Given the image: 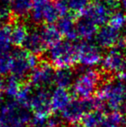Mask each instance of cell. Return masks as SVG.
Wrapping results in <instances>:
<instances>
[{
	"label": "cell",
	"mask_w": 126,
	"mask_h": 127,
	"mask_svg": "<svg viewBox=\"0 0 126 127\" xmlns=\"http://www.w3.org/2000/svg\"><path fill=\"white\" fill-rule=\"evenodd\" d=\"M32 127H62L61 121L57 117H50L46 123L39 125H34Z\"/></svg>",
	"instance_id": "obj_30"
},
{
	"label": "cell",
	"mask_w": 126,
	"mask_h": 127,
	"mask_svg": "<svg viewBox=\"0 0 126 127\" xmlns=\"http://www.w3.org/2000/svg\"><path fill=\"white\" fill-rule=\"evenodd\" d=\"M33 116L29 108L16 99H8L0 105V127H22L31 122Z\"/></svg>",
	"instance_id": "obj_2"
},
{
	"label": "cell",
	"mask_w": 126,
	"mask_h": 127,
	"mask_svg": "<svg viewBox=\"0 0 126 127\" xmlns=\"http://www.w3.org/2000/svg\"><path fill=\"white\" fill-rule=\"evenodd\" d=\"M13 17L10 7L5 5L4 3L0 4V26L11 24Z\"/></svg>",
	"instance_id": "obj_29"
},
{
	"label": "cell",
	"mask_w": 126,
	"mask_h": 127,
	"mask_svg": "<svg viewBox=\"0 0 126 127\" xmlns=\"http://www.w3.org/2000/svg\"><path fill=\"white\" fill-rule=\"evenodd\" d=\"M22 87V84L19 80L15 78L14 76H10L5 79V85L3 93L10 99H14L17 98L19 91Z\"/></svg>",
	"instance_id": "obj_23"
},
{
	"label": "cell",
	"mask_w": 126,
	"mask_h": 127,
	"mask_svg": "<svg viewBox=\"0 0 126 127\" xmlns=\"http://www.w3.org/2000/svg\"><path fill=\"white\" fill-rule=\"evenodd\" d=\"M104 118V114L103 111H91L84 114L80 120L81 126L83 127H97Z\"/></svg>",
	"instance_id": "obj_22"
},
{
	"label": "cell",
	"mask_w": 126,
	"mask_h": 127,
	"mask_svg": "<svg viewBox=\"0 0 126 127\" xmlns=\"http://www.w3.org/2000/svg\"><path fill=\"white\" fill-rule=\"evenodd\" d=\"M57 1H59V0H57Z\"/></svg>",
	"instance_id": "obj_38"
},
{
	"label": "cell",
	"mask_w": 126,
	"mask_h": 127,
	"mask_svg": "<svg viewBox=\"0 0 126 127\" xmlns=\"http://www.w3.org/2000/svg\"><path fill=\"white\" fill-rule=\"evenodd\" d=\"M96 96L105 104L107 109L122 112H125L126 86L125 82L111 79L104 80L98 89Z\"/></svg>",
	"instance_id": "obj_1"
},
{
	"label": "cell",
	"mask_w": 126,
	"mask_h": 127,
	"mask_svg": "<svg viewBox=\"0 0 126 127\" xmlns=\"http://www.w3.org/2000/svg\"><path fill=\"white\" fill-rule=\"evenodd\" d=\"M119 6L118 0H101L90 3L79 16L91 20L99 26H104L109 22L111 16Z\"/></svg>",
	"instance_id": "obj_6"
},
{
	"label": "cell",
	"mask_w": 126,
	"mask_h": 127,
	"mask_svg": "<svg viewBox=\"0 0 126 127\" xmlns=\"http://www.w3.org/2000/svg\"><path fill=\"white\" fill-rule=\"evenodd\" d=\"M46 56L48 62L56 68H71L78 62L77 45L69 40L60 41L50 47Z\"/></svg>",
	"instance_id": "obj_3"
},
{
	"label": "cell",
	"mask_w": 126,
	"mask_h": 127,
	"mask_svg": "<svg viewBox=\"0 0 126 127\" xmlns=\"http://www.w3.org/2000/svg\"><path fill=\"white\" fill-rule=\"evenodd\" d=\"M123 127H126V126H123Z\"/></svg>",
	"instance_id": "obj_35"
},
{
	"label": "cell",
	"mask_w": 126,
	"mask_h": 127,
	"mask_svg": "<svg viewBox=\"0 0 126 127\" xmlns=\"http://www.w3.org/2000/svg\"><path fill=\"white\" fill-rule=\"evenodd\" d=\"M22 127H25V126H22Z\"/></svg>",
	"instance_id": "obj_37"
},
{
	"label": "cell",
	"mask_w": 126,
	"mask_h": 127,
	"mask_svg": "<svg viewBox=\"0 0 126 127\" xmlns=\"http://www.w3.org/2000/svg\"><path fill=\"white\" fill-rule=\"evenodd\" d=\"M108 24L118 30H122L126 25V15L122 11H115L110 17Z\"/></svg>",
	"instance_id": "obj_25"
},
{
	"label": "cell",
	"mask_w": 126,
	"mask_h": 127,
	"mask_svg": "<svg viewBox=\"0 0 126 127\" xmlns=\"http://www.w3.org/2000/svg\"><path fill=\"white\" fill-rule=\"evenodd\" d=\"M33 93L34 91L29 82L27 84H24V85H22V87H21L20 91H19L18 94L15 99L23 106L29 108V101H30L32 95H33Z\"/></svg>",
	"instance_id": "obj_24"
},
{
	"label": "cell",
	"mask_w": 126,
	"mask_h": 127,
	"mask_svg": "<svg viewBox=\"0 0 126 127\" xmlns=\"http://www.w3.org/2000/svg\"><path fill=\"white\" fill-rule=\"evenodd\" d=\"M10 54L12 56L10 74L20 81L29 77L34 68L39 64L36 55H32L24 49L17 48Z\"/></svg>",
	"instance_id": "obj_5"
},
{
	"label": "cell",
	"mask_w": 126,
	"mask_h": 127,
	"mask_svg": "<svg viewBox=\"0 0 126 127\" xmlns=\"http://www.w3.org/2000/svg\"><path fill=\"white\" fill-rule=\"evenodd\" d=\"M12 24L0 26V45L10 47L11 45Z\"/></svg>",
	"instance_id": "obj_26"
},
{
	"label": "cell",
	"mask_w": 126,
	"mask_h": 127,
	"mask_svg": "<svg viewBox=\"0 0 126 127\" xmlns=\"http://www.w3.org/2000/svg\"><path fill=\"white\" fill-rule=\"evenodd\" d=\"M99 27L91 20L79 16L76 21V32L78 37L84 39V41H89L96 35Z\"/></svg>",
	"instance_id": "obj_15"
},
{
	"label": "cell",
	"mask_w": 126,
	"mask_h": 127,
	"mask_svg": "<svg viewBox=\"0 0 126 127\" xmlns=\"http://www.w3.org/2000/svg\"><path fill=\"white\" fill-rule=\"evenodd\" d=\"M54 67L48 62H39L29 75V83L37 89L46 88L54 83Z\"/></svg>",
	"instance_id": "obj_8"
},
{
	"label": "cell",
	"mask_w": 126,
	"mask_h": 127,
	"mask_svg": "<svg viewBox=\"0 0 126 127\" xmlns=\"http://www.w3.org/2000/svg\"><path fill=\"white\" fill-rule=\"evenodd\" d=\"M32 0H12L10 2V10L14 17L23 18L30 13Z\"/></svg>",
	"instance_id": "obj_20"
},
{
	"label": "cell",
	"mask_w": 126,
	"mask_h": 127,
	"mask_svg": "<svg viewBox=\"0 0 126 127\" xmlns=\"http://www.w3.org/2000/svg\"><path fill=\"white\" fill-rule=\"evenodd\" d=\"M28 29L23 23H16L12 24L11 29V44L16 47H21L24 44L28 35Z\"/></svg>",
	"instance_id": "obj_21"
},
{
	"label": "cell",
	"mask_w": 126,
	"mask_h": 127,
	"mask_svg": "<svg viewBox=\"0 0 126 127\" xmlns=\"http://www.w3.org/2000/svg\"><path fill=\"white\" fill-rule=\"evenodd\" d=\"M29 108L33 112L35 117L48 119L52 112L51 107V94L46 88L37 89L33 93Z\"/></svg>",
	"instance_id": "obj_7"
},
{
	"label": "cell",
	"mask_w": 126,
	"mask_h": 127,
	"mask_svg": "<svg viewBox=\"0 0 126 127\" xmlns=\"http://www.w3.org/2000/svg\"><path fill=\"white\" fill-rule=\"evenodd\" d=\"M72 100V96L67 89L57 87L51 94L52 112H61Z\"/></svg>",
	"instance_id": "obj_14"
},
{
	"label": "cell",
	"mask_w": 126,
	"mask_h": 127,
	"mask_svg": "<svg viewBox=\"0 0 126 127\" xmlns=\"http://www.w3.org/2000/svg\"><path fill=\"white\" fill-rule=\"evenodd\" d=\"M68 9L74 13L79 14L90 4L91 0H65Z\"/></svg>",
	"instance_id": "obj_27"
},
{
	"label": "cell",
	"mask_w": 126,
	"mask_h": 127,
	"mask_svg": "<svg viewBox=\"0 0 126 127\" xmlns=\"http://www.w3.org/2000/svg\"><path fill=\"white\" fill-rule=\"evenodd\" d=\"M77 45L78 62L83 67H90L98 65L103 60L101 51L95 44L90 42L89 41H84Z\"/></svg>",
	"instance_id": "obj_9"
},
{
	"label": "cell",
	"mask_w": 126,
	"mask_h": 127,
	"mask_svg": "<svg viewBox=\"0 0 126 127\" xmlns=\"http://www.w3.org/2000/svg\"><path fill=\"white\" fill-rule=\"evenodd\" d=\"M101 66L106 74H118L126 69V56L122 53L121 49L112 48L103 58Z\"/></svg>",
	"instance_id": "obj_10"
},
{
	"label": "cell",
	"mask_w": 126,
	"mask_h": 127,
	"mask_svg": "<svg viewBox=\"0 0 126 127\" xmlns=\"http://www.w3.org/2000/svg\"><path fill=\"white\" fill-rule=\"evenodd\" d=\"M126 126V115L119 111H112L104 116L97 127H123Z\"/></svg>",
	"instance_id": "obj_19"
},
{
	"label": "cell",
	"mask_w": 126,
	"mask_h": 127,
	"mask_svg": "<svg viewBox=\"0 0 126 127\" xmlns=\"http://www.w3.org/2000/svg\"><path fill=\"white\" fill-rule=\"evenodd\" d=\"M121 36L119 30L111 25L102 26L96 34V41L99 47L104 49H112L116 47Z\"/></svg>",
	"instance_id": "obj_11"
},
{
	"label": "cell",
	"mask_w": 126,
	"mask_h": 127,
	"mask_svg": "<svg viewBox=\"0 0 126 127\" xmlns=\"http://www.w3.org/2000/svg\"><path fill=\"white\" fill-rule=\"evenodd\" d=\"M23 47L26 51L36 56L43 54L47 49V46L41 35L40 31L37 30H33L28 33Z\"/></svg>",
	"instance_id": "obj_12"
},
{
	"label": "cell",
	"mask_w": 126,
	"mask_h": 127,
	"mask_svg": "<svg viewBox=\"0 0 126 127\" xmlns=\"http://www.w3.org/2000/svg\"><path fill=\"white\" fill-rule=\"evenodd\" d=\"M39 31L47 47H52L54 44L58 43L61 41L62 35L57 27L54 26L53 24H47L42 27Z\"/></svg>",
	"instance_id": "obj_18"
},
{
	"label": "cell",
	"mask_w": 126,
	"mask_h": 127,
	"mask_svg": "<svg viewBox=\"0 0 126 127\" xmlns=\"http://www.w3.org/2000/svg\"><path fill=\"white\" fill-rule=\"evenodd\" d=\"M118 79L123 82H126V69L118 74Z\"/></svg>",
	"instance_id": "obj_31"
},
{
	"label": "cell",
	"mask_w": 126,
	"mask_h": 127,
	"mask_svg": "<svg viewBox=\"0 0 126 127\" xmlns=\"http://www.w3.org/2000/svg\"><path fill=\"white\" fill-rule=\"evenodd\" d=\"M12 64L11 54H5L0 56V76H5L10 73Z\"/></svg>",
	"instance_id": "obj_28"
},
{
	"label": "cell",
	"mask_w": 126,
	"mask_h": 127,
	"mask_svg": "<svg viewBox=\"0 0 126 127\" xmlns=\"http://www.w3.org/2000/svg\"><path fill=\"white\" fill-rule=\"evenodd\" d=\"M125 56H126V53H125Z\"/></svg>",
	"instance_id": "obj_36"
},
{
	"label": "cell",
	"mask_w": 126,
	"mask_h": 127,
	"mask_svg": "<svg viewBox=\"0 0 126 127\" xmlns=\"http://www.w3.org/2000/svg\"><path fill=\"white\" fill-rule=\"evenodd\" d=\"M74 82V74L69 67L66 68H57L54 73V83L56 84L57 87L67 89L72 87Z\"/></svg>",
	"instance_id": "obj_17"
},
{
	"label": "cell",
	"mask_w": 126,
	"mask_h": 127,
	"mask_svg": "<svg viewBox=\"0 0 126 127\" xmlns=\"http://www.w3.org/2000/svg\"><path fill=\"white\" fill-rule=\"evenodd\" d=\"M96 1H101V0H96Z\"/></svg>",
	"instance_id": "obj_34"
},
{
	"label": "cell",
	"mask_w": 126,
	"mask_h": 127,
	"mask_svg": "<svg viewBox=\"0 0 126 127\" xmlns=\"http://www.w3.org/2000/svg\"><path fill=\"white\" fill-rule=\"evenodd\" d=\"M73 127H83L82 126H79V125H74Z\"/></svg>",
	"instance_id": "obj_33"
},
{
	"label": "cell",
	"mask_w": 126,
	"mask_h": 127,
	"mask_svg": "<svg viewBox=\"0 0 126 127\" xmlns=\"http://www.w3.org/2000/svg\"><path fill=\"white\" fill-rule=\"evenodd\" d=\"M52 0H32L30 18L35 24L43 23V17L47 9L52 3Z\"/></svg>",
	"instance_id": "obj_16"
},
{
	"label": "cell",
	"mask_w": 126,
	"mask_h": 127,
	"mask_svg": "<svg viewBox=\"0 0 126 127\" xmlns=\"http://www.w3.org/2000/svg\"><path fill=\"white\" fill-rule=\"evenodd\" d=\"M102 80V74L99 71L90 67H84L81 73L74 80L72 86L73 94L79 99H89L99 88V82Z\"/></svg>",
	"instance_id": "obj_4"
},
{
	"label": "cell",
	"mask_w": 126,
	"mask_h": 127,
	"mask_svg": "<svg viewBox=\"0 0 126 127\" xmlns=\"http://www.w3.org/2000/svg\"><path fill=\"white\" fill-rule=\"evenodd\" d=\"M76 17L74 14L67 13L60 17L57 23V29L61 32V35H64L67 40L74 42L78 38L76 32Z\"/></svg>",
	"instance_id": "obj_13"
},
{
	"label": "cell",
	"mask_w": 126,
	"mask_h": 127,
	"mask_svg": "<svg viewBox=\"0 0 126 127\" xmlns=\"http://www.w3.org/2000/svg\"><path fill=\"white\" fill-rule=\"evenodd\" d=\"M118 1L119 3V5H121L122 8L126 10V0H118Z\"/></svg>",
	"instance_id": "obj_32"
}]
</instances>
